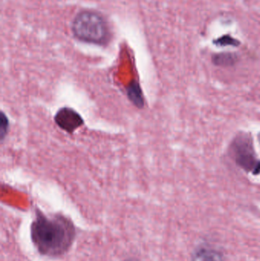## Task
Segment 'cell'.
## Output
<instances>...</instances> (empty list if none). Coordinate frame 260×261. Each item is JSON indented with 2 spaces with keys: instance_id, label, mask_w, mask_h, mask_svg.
Returning <instances> with one entry per match:
<instances>
[{
  "instance_id": "30bf717a",
  "label": "cell",
  "mask_w": 260,
  "mask_h": 261,
  "mask_svg": "<svg viewBox=\"0 0 260 261\" xmlns=\"http://www.w3.org/2000/svg\"><path fill=\"white\" fill-rule=\"evenodd\" d=\"M257 138H258V141H259V144H260V130H259V133H258Z\"/></svg>"
},
{
  "instance_id": "ba28073f",
  "label": "cell",
  "mask_w": 260,
  "mask_h": 261,
  "mask_svg": "<svg viewBox=\"0 0 260 261\" xmlns=\"http://www.w3.org/2000/svg\"><path fill=\"white\" fill-rule=\"evenodd\" d=\"M9 127H10V123H9V119L8 116L5 114L4 112H2L1 116H0V138L1 141H3L8 133L9 132Z\"/></svg>"
},
{
  "instance_id": "277c9868",
  "label": "cell",
  "mask_w": 260,
  "mask_h": 261,
  "mask_svg": "<svg viewBox=\"0 0 260 261\" xmlns=\"http://www.w3.org/2000/svg\"><path fill=\"white\" fill-rule=\"evenodd\" d=\"M54 122L60 128L69 134H73L84 124L82 116L70 107L60 109L55 115Z\"/></svg>"
},
{
  "instance_id": "7a4b0ae2",
  "label": "cell",
  "mask_w": 260,
  "mask_h": 261,
  "mask_svg": "<svg viewBox=\"0 0 260 261\" xmlns=\"http://www.w3.org/2000/svg\"><path fill=\"white\" fill-rule=\"evenodd\" d=\"M73 37L81 42L105 46L111 38L109 23L99 11L83 9L79 11L71 23Z\"/></svg>"
},
{
  "instance_id": "9c48e42d",
  "label": "cell",
  "mask_w": 260,
  "mask_h": 261,
  "mask_svg": "<svg viewBox=\"0 0 260 261\" xmlns=\"http://www.w3.org/2000/svg\"><path fill=\"white\" fill-rule=\"evenodd\" d=\"M215 44L218 46H221V47H223V46H237L240 45V41H238V40L235 39V38H232L230 35H225V36L221 37V38L217 39L216 41H215Z\"/></svg>"
},
{
  "instance_id": "6da1fadb",
  "label": "cell",
  "mask_w": 260,
  "mask_h": 261,
  "mask_svg": "<svg viewBox=\"0 0 260 261\" xmlns=\"http://www.w3.org/2000/svg\"><path fill=\"white\" fill-rule=\"evenodd\" d=\"M32 242L40 254L50 257L64 255L76 238V228L70 219L61 214L46 216L39 210L31 225Z\"/></svg>"
},
{
  "instance_id": "52a82bcc",
  "label": "cell",
  "mask_w": 260,
  "mask_h": 261,
  "mask_svg": "<svg viewBox=\"0 0 260 261\" xmlns=\"http://www.w3.org/2000/svg\"><path fill=\"white\" fill-rule=\"evenodd\" d=\"M212 63L217 67H233L239 61V58L236 54L219 53L215 54L212 56Z\"/></svg>"
},
{
  "instance_id": "3957f363",
  "label": "cell",
  "mask_w": 260,
  "mask_h": 261,
  "mask_svg": "<svg viewBox=\"0 0 260 261\" xmlns=\"http://www.w3.org/2000/svg\"><path fill=\"white\" fill-rule=\"evenodd\" d=\"M228 153L235 164L247 174H260V159L255 150L254 141L250 132H238L230 141Z\"/></svg>"
},
{
  "instance_id": "8fae6325",
  "label": "cell",
  "mask_w": 260,
  "mask_h": 261,
  "mask_svg": "<svg viewBox=\"0 0 260 261\" xmlns=\"http://www.w3.org/2000/svg\"><path fill=\"white\" fill-rule=\"evenodd\" d=\"M125 261H136V260H134V259H128V260H127Z\"/></svg>"
},
{
  "instance_id": "5b68a950",
  "label": "cell",
  "mask_w": 260,
  "mask_h": 261,
  "mask_svg": "<svg viewBox=\"0 0 260 261\" xmlns=\"http://www.w3.org/2000/svg\"><path fill=\"white\" fill-rule=\"evenodd\" d=\"M191 261H225L222 251L208 244L198 245L192 251Z\"/></svg>"
},
{
  "instance_id": "8992f818",
  "label": "cell",
  "mask_w": 260,
  "mask_h": 261,
  "mask_svg": "<svg viewBox=\"0 0 260 261\" xmlns=\"http://www.w3.org/2000/svg\"><path fill=\"white\" fill-rule=\"evenodd\" d=\"M126 94L130 102L137 109H143L145 106V96L140 84L133 81L126 88Z\"/></svg>"
}]
</instances>
